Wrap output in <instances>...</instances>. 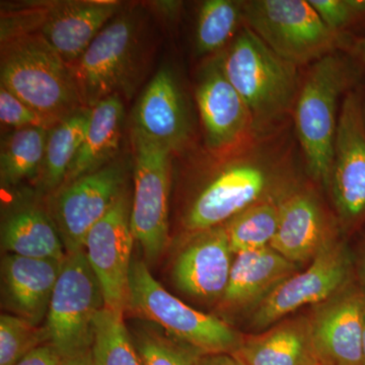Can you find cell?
<instances>
[{
    "mask_svg": "<svg viewBox=\"0 0 365 365\" xmlns=\"http://www.w3.org/2000/svg\"><path fill=\"white\" fill-rule=\"evenodd\" d=\"M234 259L225 225L192 232L173 262V281L182 294L217 304L227 288Z\"/></svg>",
    "mask_w": 365,
    "mask_h": 365,
    "instance_id": "cell-16",
    "label": "cell"
},
{
    "mask_svg": "<svg viewBox=\"0 0 365 365\" xmlns=\"http://www.w3.org/2000/svg\"><path fill=\"white\" fill-rule=\"evenodd\" d=\"M48 343L45 327L16 314L0 317V365H16L29 353Z\"/></svg>",
    "mask_w": 365,
    "mask_h": 365,
    "instance_id": "cell-31",
    "label": "cell"
},
{
    "mask_svg": "<svg viewBox=\"0 0 365 365\" xmlns=\"http://www.w3.org/2000/svg\"><path fill=\"white\" fill-rule=\"evenodd\" d=\"M104 294L85 251L67 255L45 319L48 343L62 357L88 351Z\"/></svg>",
    "mask_w": 365,
    "mask_h": 365,
    "instance_id": "cell-8",
    "label": "cell"
},
{
    "mask_svg": "<svg viewBox=\"0 0 365 365\" xmlns=\"http://www.w3.org/2000/svg\"><path fill=\"white\" fill-rule=\"evenodd\" d=\"M134 241L130 201L125 191L109 212L91 227L83 245L88 263L102 287L106 307L116 313L124 314L128 309Z\"/></svg>",
    "mask_w": 365,
    "mask_h": 365,
    "instance_id": "cell-14",
    "label": "cell"
},
{
    "mask_svg": "<svg viewBox=\"0 0 365 365\" xmlns=\"http://www.w3.org/2000/svg\"><path fill=\"white\" fill-rule=\"evenodd\" d=\"M242 9L244 25L297 67L345 51L353 37L331 30L309 0H247Z\"/></svg>",
    "mask_w": 365,
    "mask_h": 365,
    "instance_id": "cell-5",
    "label": "cell"
},
{
    "mask_svg": "<svg viewBox=\"0 0 365 365\" xmlns=\"http://www.w3.org/2000/svg\"><path fill=\"white\" fill-rule=\"evenodd\" d=\"M209 155L210 168L182 216L187 234L225 225L255 204L281 201L309 178L302 168L292 122L278 130L255 133L225 153Z\"/></svg>",
    "mask_w": 365,
    "mask_h": 365,
    "instance_id": "cell-1",
    "label": "cell"
},
{
    "mask_svg": "<svg viewBox=\"0 0 365 365\" xmlns=\"http://www.w3.org/2000/svg\"><path fill=\"white\" fill-rule=\"evenodd\" d=\"M1 246L6 254L41 259L66 260V247L51 216L38 207L18 209L2 225Z\"/></svg>",
    "mask_w": 365,
    "mask_h": 365,
    "instance_id": "cell-24",
    "label": "cell"
},
{
    "mask_svg": "<svg viewBox=\"0 0 365 365\" xmlns=\"http://www.w3.org/2000/svg\"><path fill=\"white\" fill-rule=\"evenodd\" d=\"M195 365H246L234 353L202 354Z\"/></svg>",
    "mask_w": 365,
    "mask_h": 365,
    "instance_id": "cell-36",
    "label": "cell"
},
{
    "mask_svg": "<svg viewBox=\"0 0 365 365\" xmlns=\"http://www.w3.org/2000/svg\"><path fill=\"white\" fill-rule=\"evenodd\" d=\"M279 203L264 201L255 204L223 225L235 255L270 246L279 222Z\"/></svg>",
    "mask_w": 365,
    "mask_h": 365,
    "instance_id": "cell-27",
    "label": "cell"
},
{
    "mask_svg": "<svg viewBox=\"0 0 365 365\" xmlns=\"http://www.w3.org/2000/svg\"><path fill=\"white\" fill-rule=\"evenodd\" d=\"M355 276L365 289V228L350 240Z\"/></svg>",
    "mask_w": 365,
    "mask_h": 365,
    "instance_id": "cell-35",
    "label": "cell"
},
{
    "mask_svg": "<svg viewBox=\"0 0 365 365\" xmlns=\"http://www.w3.org/2000/svg\"><path fill=\"white\" fill-rule=\"evenodd\" d=\"M196 101L209 153L232 150L255 134L251 113L223 73L220 54L201 71Z\"/></svg>",
    "mask_w": 365,
    "mask_h": 365,
    "instance_id": "cell-17",
    "label": "cell"
},
{
    "mask_svg": "<svg viewBox=\"0 0 365 365\" xmlns=\"http://www.w3.org/2000/svg\"><path fill=\"white\" fill-rule=\"evenodd\" d=\"M302 269L270 246L235 255L227 288L216 307L223 318H248L278 285Z\"/></svg>",
    "mask_w": 365,
    "mask_h": 365,
    "instance_id": "cell-19",
    "label": "cell"
},
{
    "mask_svg": "<svg viewBox=\"0 0 365 365\" xmlns=\"http://www.w3.org/2000/svg\"><path fill=\"white\" fill-rule=\"evenodd\" d=\"M0 120L2 125L16 130L30 127L51 129L55 126L4 86H0Z\"/></svg>",
    "mask_w": 365,
    "mask_h": 365,
    "instance_id": "cell-33",
    "label": "cell"
},
{
    "mask_svg": "<svg viewBox=\"0 0 365 365\" xmlns=\"http://www.w3.org/2000/svg\"><path fill=\"white\" fill-rule=\"evenodd\" d=\"M244 26L242 1L207 0L199 11L195 45L199 55L222 51Z\"/></svg>",
    "mask_w": 365,
    "mask_h": 365,
    "instance_id": "cell-28",
    "label": "cell"
},
{
    "mask_svg": "<svg viewBox=\"0 0 365 365\" xmlns=\"http://www.w3.org/2000/svg\"><path fill=\"white\" fill-rule=\"evenodd\" d=\"M345 52H347L361 67L365 74V34L353 36L349 44L346 47Z\"/></svg>",
    "mask_w": 365,
    "mask_h": 365,
    "instance_id": "cell-37",
    "label": "cell"
},
{
    "mask_svg": "<svg viewBox=\"0 0 365 365\" xmlns=\"http://www.w3.org/2000/svg\"><path fill=\"white\" fill-rule=\"evenodd\" d=\"M130 333L143 365H195L202 355L150 322L135 327Z\"/></svg>",
    "mask_w": 365,
    "mask_h": 365,
    "instance_id": "cell-30",
    "label": "cell"
},
{
    "mask_svg": "<svg viewBox=\"0 0 365 365\" xmlns=\"http://www.w3.org/2000/svg\"><path fill=\"white\" fill-rule=\"evenodd\" d=\"M362 365H365V326L364 333V343H362Z\"/></svg>",
    "mask_w": 365,
    "mask_h": 365,
    "instance_id": "cell-39",
    "label": "cell"
},
{
    "mask_svg": "<svg viewBox=\"0 0 365 365\" xmlns=\"http://www.w3.org/2000/svg\"><path fill=\"white\" fill-rule=\"evenodd\" d=\"M136 24L122 14L98 33L81 58L71 66L83 107L126 90L133 72Z\"/></svg>",
    "mask_w": 365,
    "mask_h": 365,
    "instance_id": "cell-13",
    "label": "cell"
},
{
    "mask_svg": "<svg viewBox=\"0 0 365 365\" xmlns=\"http://www.w3.org/2000/svg\"><path fill=\"white\" fill-rule=\"evenodd\" d=\"M50 129L42 127L18 129L6 137L0 153L2 184H20L39 179L44 163Z\"/></svg>",
    "mask_w": 365,
    "mask_h": 365,
    "instance_id": "cell-26",
    "label": "cell"
},
{
    "mask_svg": "<svg viewBox=\"0 0 365 365\" xmlns=\"http://www.w3.org/2000/svg\"><path fill=\"white\" fill-rule=\"evenodd\" d=\"M1 86L53 125L83 108L71 66L35 33H18L4 41Z\"/></svg>",
    "mask_w": 365,
    "mask_h": 365,
    "instance_id": "cell-4",
    "label": "cell"
},
{
    "mask_svg": "<svg viewBox=\"0 0 365 365\" xmlns=\"http://www.w3.org/2000/svg\"><path fill=\"white\" fill-rule=\"evenodd\" d=\"M91 113V109L81 108L50 129L40 177L41 186L45 191H58L64 184L85 140Z\"/></svg>",
    "mask_w": 365,
    "mask_h": 365,
    "instance_id": "cell-25",
    "label": "cell"
},
{
    "mask_svg": "<svg viewBox=\"0 0 365 365\" xmlns=\"http://www.w3.org/2000/svg\"><path fill=\"white\" fill-rule=\"evenodd\" d=\"M62 356L49 343L41 345L29 353L16 365H59Z\"/></svg>",
    "mask_w": 365,
    "mask_h": 365,
    "instance_id": "cell-34",
    "label": "cell"
},
{
    "mask_svg": "<svg viewBox=\"0 0 365 365\" xmlns=\"http://www.w3.org/2000/svg\"><path fill=\"white\" fill-rule=\"evenodd\" d=\"M220 58L223 73L251 113L255 133L292 123L299 67L281 58L245 25Z\"/></svg>",
    "mask_w": 365,
    "mask_h": 365,
    "instance_id": "cell-3",
    "label": "cell"
},
{
    "mask_svg": "<svg viewBox=\"0 0 365 365\" xmlns=\"http://www.w3.org/2000/svg\"><path fill=\"white\" fill-rule=\"evenodd\" d=\"M355 276L349 240L327 247L306 268L288 277L250 314L249 328L258 333L302 307L328 299Z\"/></svg>",
    "mask_w": 365,
    "mask_h": 365,
    "instance_id": "cell-10",
    "label": "cell"
},
{
    "mask_svg": "<svg viewBox=\"0 0 365 365\" xmlns=\"http://www.w3.org/2000/svg\"><path fill=\"white\" fill-rule=\"evenodd\" d=\"M134 197L131 227L146 264L155 263L169 244L173 153L133 131Z\"/></svg>",
    "mask_w": 365,
    "mask_h": 365,
    "instance_id": "cell-9",
    "label": "cell"
},
{
    "mask_svg": "<svg viewBox=\"0 0 365 365\" xmlns=\"http://www.w3.org/2000/svg\"><path fill=\"white\" fill-rule=\"evenodd\" d=\"M324 195L323 190L307 178L279 203V222L270 247L302 268L345 237Z\"/></svg>",
    "mask_w": 365,
    "mask_h": 365,
    "instance_id": "cell-11",
    "label": "cell"
},
{
    "mask_svg": "<svg viewBox=\"0 0 365 365\" xmlns=\"http://www.w3.org/2000/svg\"><path fill=\"white\" fill-rule=\"evenodd\" d=\"M119 7V2L116 1L60 2L45 14L41 36L67 66H71L81 58Z\"/></svg>",
    "mask_w": 365,
    "mask_h": 365,
    "instance_id": "cell-21",
    "label": "cell"
},
{
    "mask_svg": "<svg viewBox=\"0 0 365 365\" xmlns=\"http://www.w3.org/2000/svg\"><path fill=\"white\" fill-rule=\"evenodd\" d=\"M319 18L334 32L365 34V0H309Z\"/></svg>",
    "mask_w": 365,
    "mask_h": 365,
    "instance_id": "cell-32",
    "label": "cell"
},
{
    "mask_svg": "<svg viewBox=\"0 0 365 365\" xmlns=\"http://www.w3.org/2000/svg\"><path fill=\"white\" fill-rule=\"evenodd\" d=\"M128 172L122 160L78 178L57 191L52 220L67 255L83 251L88 232L100 222L126 191Z\"/></svg>",
    "mask_w": 365,
    "mask_h": 365,
    "instance_id": "cell-12",
    "label": "cell"
},
{
    "mask_svg": "<svg viewBox=\"0 0 365 365\" xmlns=\"http://www.w3.org/2000/svg\"><path fill=\"white\" fill-rule=\"evenodd\" d=\"M365 81L361 67L345 51L327 55L302 74L292 122L307 177L325 193L332 165L341 105Z\"/></svg>",
    "mask_w": 365,
    "mask_h": 365,
    "instance_id": "cell-2",
    "label": "cell"
},
{
    "mask_svg": "<svg viewBox=\"0 0 365 365\" xmlns=\"http://www.w3.org/2000/svg\"><path fill=\"white\" fill-rule=\"evenodd\" d=\"M128 309L202 354L235 353L244 335L220 317L197 311L170 294L144 261L131 264Z\"/></svg>",
    "mask_w": 365,
    "mask_h": 365,
    "instance_id": "cell-6",
    "label": "cell"
},
{
    "mask_svg": "<svg viewBox=\"0 0 365 365\" xmlns=\"http://www.w3.org/2000/svg\"><path fill=\"white\" fill-rule=\"evenodd\" d=\"M63 261L6 254L2 259V297L13 314L40 326L47 317Z\"/></svg>",
    "mask_w": 365,
    "mask_h": 365,
    "instance_id": "cell-20",
    "label": "cell"
},
{
    "mask_svg": "<svg viewBox=\"0 0 365 365\" xmlns=\"http://www.w3.org/2000/svg\"><path fill=\"white\" fill-rule=\"evenodd\" d=\"M123 122L124 105L119 96L105 98L91 108L85 140L62 186L111 163L119 148Z\"/></svg>",
    "mask_w": 365,
    "mask_h": 365,
    "instance_id": "cell-23",
    "label": "cell"
},
{
    "mask_svg": "<svg viewBox=\"0 0 365 365\" xmlns=\"http://www.w3.org/2000/svg\"><path fill=\"white\" fill-rule=\"evenodd\" d=\"M307 316L321 365H362L365 289L356 276Z\"/></svg>",
    "mask_w": 365,
    "mask_h": 365,
    "instance_id": "cell-15",
    "label": "cell"
},
{
    "mask_svg": "<svg viewBox=\"0 0 365 365\" xmlns=\"http://www.w3.org/2000/svg\"><path fill=\"white\" fill-rule=\"evenodd\" d=\"M234 354L246 365H321L307 314L287 317L261 332L244 334Z\"/></svg>",
    "mask_w": 365,
    "mask_h": 365,
    "instance_id": "cell-22",
    "label": "cell"
},
{
    "mask_svg": "<svg viewBox=\"0 0 365 365\" xmlns=\"http://www.w3.org/2000/svg\"><path fill=\"white\" fill-rule=\"evenodd\" d=\"M361 91H362V98H364V117H365V81L364 83H362Z\"/></svg>",
    "mask_w": 365,
    "mask_h": 365,
    "instance_id": "cell-40",
    "label": "cell"
},
{
    "mask_svg": "<svg viewBox=\"0 0 365 365\" xmlns=\"http://www.w3.org/2000/svg\"><path fill=\"white\" fill-rule=\"evenodd\" d=\"M361 86L343 98L325 189L342 234L349 241L365 228V117Z\"/></svg>",
    "mask_w": 365,
    "mask_h": 365,
    "instance_id": "cell-7",
    "label": "cell"
},
{
    "mask_svg": "<svg viewBox=\"0 0 365 365\" xmlns=\"http://www.w3.org/2000/svg\"><path fill=\"white\" fill-rule=\"evenodd\" d=\"M59 365H95L91 356V349L72 356L62 357Z\"/></svg>",
    "mask_w": 365,
    "mask_h": 365,
    "instance_id": "cell-38",
    "label": "cell"
},
{
    "mask_svg": "<svg viewBox=\"0 0 365 365\" xmlns=\"http://www.w3.org/2000/svg\"><path fill=\"white\" fill-rule=\"evenodd\" d=\"M91 356L95 365H143L124 314L104 307L96 319Z\"/></svg>",
    "mask_w": 365,
    "mask_h": 365,
    "instance_id": "cell-29",
    "label": "cell"
},
{
    "mask_svg": "<svg viewBox=\"0 0 365 365\" xmlns=\"http://www.w3.org/2000/svg\"><path fill=\"white\" fill-rule=\"evenodd\" d=\"M133 131L169 148L182 151L191 140L188 106L174 72L160 69L146 86L134 110Z\"/></svg>",
    "mask_w": 365,
    "mask_h": 365,
    "instance_id": "cell-18",
    "label": "cell"
}]
</instances>
